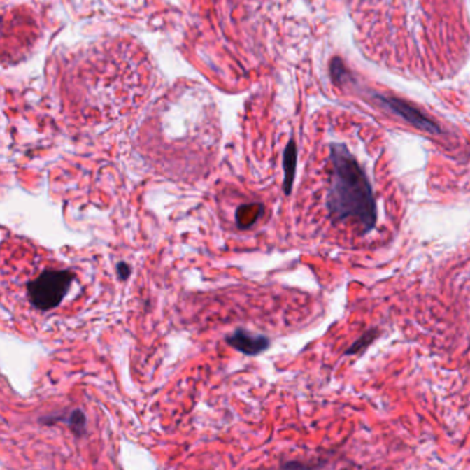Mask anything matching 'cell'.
Segmentation results:
<instances>
[{
  "instance_id": "obj_5",
  "label": "cell",
  "mask_w": 470,
  "mask_h": 470,
  "mask_svg": "<svg viewBox=\"0 0 470 470\" xmlns=\"http://www.w3.org/2000/svg\"><path fill=\"white\" fill-rule=\"evenodd\" d=\"M39 422L46 425V426H52L55 423L62 422L65 423L71 432L78 436L82 437L86 434V415L82 410L76 408L69 411L68 414H62V415H48V417H43L39 420Z\"/></svg>"
},
{
  "instance_id": "obj_9",
  "label": "cell",
  "mask_w": 470,
  "mask_h": 470,
  "mask_svg": "<svg viewBox=\"0 0 470 470\" xmlns=\"http://www.w3.org/2000/svg\"><path fill=\"white\" fill-rule=\"evenodd\" d=\"M316 467L315 465H309V464H304L299 461H290L287 464H284L282 467V470H315Z\"/></svg>"
},
{
  "instance_id": "obj_10",
  "label": "cell",
  "mask_w": 470,
  "mask_h": 470,
  "mask_svg": "<svg viewBox=\"0 0 470 470\" xmlns=\"http://www.w3.org/2000/svg\"><path fill=\"white\" fill-rule=\"evenodd\" d=\"M130 273H131V269H130L129 265H126V264H119L118 265V275H119L120 279L126 280L130 276Z\"/></svg>"
},
{
  "instance_id": "obj_8",
  "label": "cell",
  "mask_w": 470,
  "mask_h": 470,
  "mask_svg": "<svg viewBox=\"0 0 470 470\" xmlns=\"http://www.w3.org/2000/svg\"><path fill=\"white\" fill-rule=\"evenodd\" d=\"M331 76L336 85H342L348 79V71L339 58H334L331 62Z\"/></svg>"
},
{
  "instance_id": "obj_3",
  "label": "cell",
  "mask_w": 470,
  "mask_h": 470,
  "mask_svg": "<svg viewBox=\"0 0 470 470\" xmlns=\"http://www.w3.org/2000/svg\"><path fill=\"white\" fill-rule=\"evenodd\" d=\"M373 97L382 108L404 119L407 123L413 124L414 127L423 130V131H427V133H432V134L441 133V129L439 127L437 123H434L432 119L425 116L417 108H414L408 102L394 98V97H387V95L373 94Z\"/></svg>"
},
{
  "instance_id": "obj_1",
  "label": "cell",
  "mask_w": 470,
  "mask_h": 470,
  "mask_svg": "<svg viewBox=\"0 0 470 470\" xmlns=\"http://www.w3.org/2000/svg\"><path fill=\"white\" fill-rule=\"evenodd\" d=\"M331 184L327 193V208L334 221L355 220L362 234L376 228V203L370 181L355 156L342 143L329 148Z\"/></svg>"
},
{
  "instance_id": "obj_11",
  "label": "cell",
  "mask_w": 470,
  "mask_h": 470,
  "mask_svg": "<svg viewBox=\"0 0 470 470\" xmlns=\"http://www.w3.org/2000/svg\"><path fill=\"white\" fill-rule=\"evenodd\" d=\"M342 470H349V469H342Z\"/></svg>"
},
{
  "instance_id": "obj_2",
  "label": "cell",
  "mask_w": 470,
  "mask_h": 470,
  "mask_svg": "<svg viewBox=\"0 0 470 470\" xmlns=\"http://www.w3.org/2000/svg\"><path fill=\"white\" fill-rule=\"evenodd\" d=\"M75 273L66 269H46L27 285L31 305L42 312L57 308L68 294Z\"/></svg>"
},
{
  "instance_id": "obj_4",
  "label": "cell",
  "mask_w": 470,
  "mask_h": 470,
  "mask_svg": "<svg viewBox=\"0 0 470 470\" xmlns=\"http://www.w3.org/2000/svg\"><path fill=\"white\" fill-rule=\"evenodd\" d=\"M225 342L244 356H258L271 348V339L262 334H254L247 329H237L227 335Z\"/></svg>"
},
{
  "instance_id": "obj_7",
  "label": "cell",
  "mask_w": 470,
  "mask_h": 470,
  "mask_svg": "<svg viewBox=\"0 0 470 470\" xmlns=\"http://www.w3.org/2000/svg\"><path fill=\"white\" fill-rule=\"evenodd\" d=\"M379 335V329H371L366 331L362 336H359V339H356L346 350L345 355L348 356H353V355H360L363 353L367 348H370V345L376 341Z\"/></svg>"
},
{
  "instance_id": "obj_6",
  "label": "cell",
  "mask_w": 470,
  "mask_h": 470,
  "mask_svg": "<svg viewBox=\"0 0 470 470\" xmlns=\"http://www.w3.org/2000/svg\"><path fill=\"white\" fill-rule=\"evenodd\" d=\"M295 166H297V146L294 141H290L284 150V192L285 194L291 193L292 181L295 176Z\"/></svg>"
}]
</instances>
